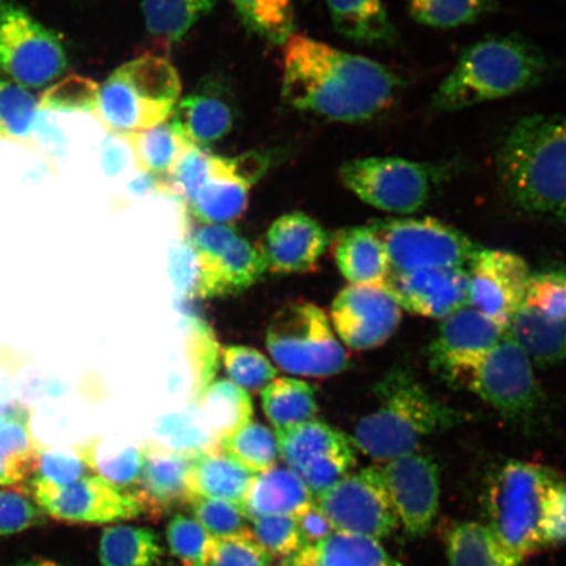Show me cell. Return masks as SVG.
Segmentation results:
<instances>
[{
  "mask_svg": "<svg viewBox=\"0 0 566 566\" xmlns=\"http://www.w3.org/2000/svg\"><path fill=\"white\" fill-rule=\"evenodd\" d=\"M400 76L366 56L293 33L283 44L282 95L293 108L344 124L370 122L398 98Z\"/></svg>",
  "mask_w": 566,
  "mask_h": 566,
  "instance_id": "6da1fadb",
  "label": "cell"
},
{
  "mask_svg": "<svg viewBox=\"0 0 566 566\" xmlns=\"http://www.w3.org/2000/svg\"><path fill=\"white\" fill-rule=\"evenodd\" d=\"M494 169L516 210L566 229V115L515 122L500 142Z\"/></svg>",
  "mask_w": 566,
  "mask_h": 566,
  "instance_id": "7a4b0ae2",
  "label": "cell"
},
{
  "mask_svg": "<svg viewBox=\"0 0 566 566\" xmlns=\"http://www.w3.org/2000/svg\"><path fill=\"white\" fill-rule=\"evenodd\" d=\"M374 392L378 407L360 419L350 442L378 462L410 454L427 438L471 420L470 413L436 398L406 367H392Z\"/></svg>",
  "mask_w": 566,
  "mask_h": 566,
  "instance_id": "3957f363",
  "label": "cell"
},
{
  "mask_svg": "<svg viewBox=\"0 0 566 566\" xmlns=\"http://www.w3.org/2000/svg\"><path fill=\"white\" fill-rule=\"evenodd\" d=\"M549 61L518 34L490 35L467 46L431 97V109L452 113L523 94L546 80Z\"/></svg>",
  "mask_w": 566,
  "mask_h": 566,
  "instance_id": "277c9868",
  "label": "cell"
},
{
  "mask_svg": "<svg viewBox=\"0 0 566 566\" xmlns=\"http://www.w3.org/2000/svg\"><path fill=\"white\" fill-rule=\"evenodd\" d=\"M181 80L165 56L144 54L117 67L101 87L96 115L118 136L165 124L180 102Z\"/></svg>",
  "mask_w": 566,
  "mask_h": 566,
  "instance_id": "5b68a950",
  "label": "cell"
},
{
  "mask_svg": "<svg viewBox=\"0 0 566 566\" xmlns=\"http://www.w3.org/2000/svg\"><path fill=\"white\" fill-rule=\"evenodd\" d=\"M557 478V473L546 467L511 460L495 470L488 481V527L502 546L521 562L544 548V504Z\"/></svg>",
  "mask_w": 566,
  "mask_h": 566,
  "instance_id": "8992f818",
  "label": "cell"
},
{
  "mask_svg": "<svg viewBox=\"0 0 566 566\" xmlns=\"http://www.w3.org/2000/svg\"><path fill=\"white\" fill-rule=\"evenodd\" d=\"M475 394L516 427H531L544 409V395L534 363L514 337L506 334L485 356L451 381Z\"/></svg>",
  "mask_w": 566,
  "mask_h": 566,
  "instance_id": "52a82bcc",
  "label": "cell"
},
{
  "mask_svg": "<svg viewBox=\"0 0 566 566\" xmlns=\"http://www.w3.org/2000/svg\"><path fill=\"white\" fill-rule=\"evenodd\" d=\"M266 348L282 370L327 378L348 369L349 356L327 315L314 303H290L274 314Z\"/></svg>",
  "mask_w": 566,
  "mask_h": 566,
  "instance_id": "ba28073f",
  "label": "cell"
},
{
  "mask_svg": "<svg viewBox=\"0 0 566 566\" xmlns=\"http://www.w3.org/2000/svg\"><path fill=\"white\" fill-rule=\"evenodd\" d=\"M444 177L441 166L399 157L353 159L339 169V179L360 201L399 216L427 207Z\"/></svg>",
  "mask_w": 566,
  "mask_h": 566,
  "instance_id": "9c48e42d",
  "label": "cell"
},
{
  "mask_svg": "<svg viewBox=\"0 0 566 566\" xmlns=\"http://www.w3.org/2000/svg\"><path fill=\"white\" fill-rule=\"evenodd\" d=\"M67 67L60 35L17 0H0V71L21 87L41 88Z\"/></svg>",
  "mask_w": 566,
  "mask_h": 566,
  "instance_id": "30bf717a",
  "label": "cell"
},
{
  "mask_svg": "<svg viewBox=\"0 0 566 566\" xmlns=\"http://www.w3.org/2000/svg\"><path fill=\"white\" fill-rule=\"evenodd\" d=\"M370 228L384 243L391 272L469 268L480 245L434 218H389Z\"/></svg>",
  "mask_w": 566,
  "mask_h": 566,
  "instance_id": "8fae6325",
  "label": "cell"
},
{
  "mask_svg": "<svg viewBox=\"0 0 566 566\" xmlns=\"http://www.w3.org/2000/svg\"><path fill=\"white\" fill-rule=\"evenodd\" d=\"M507 331L534 364L552 366L566 360V269L531 274Z\"/></svg>",
  "mask_w": 566,
  "mask_h": 566,
  "instance_id": "7c38bea8",
  "label": "cell"
},
{
  "mask_svg": "<svg viewBox=\"0 0 566 566\" xmlns=\"http://www.w3.org/2000/svg\"><path fill=\"white\" fill-rule=\"evenodd\" d=\"M196 264V294L203 300L245 292L266 271L261 251L230 224H202L190 235Z\"/></svg>",
  "mask_w": 566,
  "mask_h": 566,
  "instance_id": "4fadbf2b",
  "label": "cell"
},
{
  "mask_svg": "<svg viewBox=\"0 0 566 566\" xmlns=\"http://www.w3.org/2000/svg\"><path fill=\"white\" fill-rule=\"evenodd\" d=\"M316 506L342 533L385 539L399 525L381 479L380 467H369L339 480L316 495Z\"/></svg>",
  "mask_w": 566,
  "mask_h": 566,
  "instance_id": "5bb4252c",
  "label": "cell"
},
{
  "mask_svg": "<svg viewBox=\"0 0 566 566\" xmlns=\"http://www.w3.org/2000/svg\"><path fill=\"white\" fill-rule=\"evenodd\" d=\"M274 433L283 462L314 495L348 476L356 464L353 443L323 421L310 420Z\"/></svg>",
  "mask_w": 566,
  "mask_h": 566,
  "instance_id": "9a60e30c",
  "label": "cell"
},
{
  "mask_svg": "<svg viewBox=\"0 0 566 566\" xmlns=\"http://www.w3.org/2000/svg\"><path fill=\"white\" fill-rule=\"evenodd\" d=\"M28 490L41 511L60 522L106 525L136 520L144 514L130 493L117 490L96 475L84 476L65 486L31 480Z\"/></svg>",
  "mask_w": 566,
  "mask_h": 566,
  "instance_id": "2e32d148",
  "label": "cell"
},
{
  "mask_svg": "<svg viewBox=\"0 0 566 566\" xmlns=\"http://www.w3.org/2000/svg\"><path fill=\"white\" fill-rule=\"evenodd\" d=\"M381 479L398 521L409 537L428 533L440 509V470L419 451L389 460L380 467Z\"/></svg>",
  "mask_w": 566,
  "mask_h": 566,
  "instance_id": "e0dca14e",
  "label": "cell"
},
{
  "mask_svg": "<svg viewBox=\"0 0 566 566\" xmlns=\"http://www.w3.org/2000/svg\"><path fill=\"white\" fill-rule=\"evenodd\" d=\"M402 308L385 286L349 285L331 307L332 327L353 350H371L398 331Z\"/></svg>",
  "mask_w": 566,
  "mask_h": 566,
  "instance_id": "ac0fdd59",
  "label": "cell"
},
{
  "mask_svg": "<svg viewBox=\"0 0 566 566\" xmlns=\"http://www.w3.org/2000/svg\"><path fill=\"white\" fill-rule=\"evenodd\" d=\"M467 271L469 306L507 328L533 274L526 261L511 251L480 247Z\"/></svg>",
  "mask_w": 566,
  "mask_h": 566,
  "instance_id": "d6986e66",
  "label": "cell"
},
{
  "mask_svg": "<svg viewBox=\"0 0 566 566\" xmlns=\"http://www.w3.org/2000/svg\"><path fill=\"white\" fill-rule=\"evenodd\" d=\"M506 331L507 328L467 304L443 318L430 344L431 367L451 384L459 374L491 352L505 336Z\"/></svg>",
  "mask_w": 566,
  "mask_h": 566,
  "instance_id": "ffe728a7",
  "label": "cell"
},
{
  "mask_svg": "<svg viewBox=\"0 0 566 566\" xmlns=\"http://www.w3.org/2000/svg\"><path fill=\"white\" fill-rule=\"evenodd\" d=\"M384 286L402 310L440 321L469 304V271L465 268L391 272Z\"/></svg>",
  "mask_w": 566,
  "mask_h": 566,
  "instance_id": "44dd1931",
  "label": "cell"
},
{
  "mask_svg": "<svg viewBox=\"0 0 566 566\" xmlns=\"http://www.w3.org/2000/svg\"><path fill=\"white\" fill-rule=\"evenodd\" d=\"M145 460L130 493L142 512L161 515L188 502V471L193 457L163 443L144 444ZM196 458V457H195Z\"/></svg>",
  "mask_w": 566,
  "mask_h": 566,
  "instance_id": "7402d4cb",
  "label": "cell"
},
{
  "mask_svg": "<svg viewBox=\"0 0 566 566\" xmlns=\"http://www.w3.org/2000/svg\"><path fill=\"white\" fill-rule=\"evenodd\" d=\"M329 244V237L314 218L301 211L289 212L268 230L263 256L274 273L314 271Z\"/></svg>",
  "mask_w": 566,
  "mask_h": 566,
  "instance_id": "603a6c76",
  "label": "cell"
},
{
  "mask_svg": "<svg viewBox=\"0 0 566 566\" xmlns=\"http://www.w3.org/2000/svg\"><path fill=\"white\" fill-rule=\"evenodd\" d=\"M251 187L240 176L235 158L214 155L212 175L186 202L203 224H229L245 211Z\"/></svg>",
  "mask_w": 566,
  "mask_h": 566,
  "instance_id": "cb8c5ba5",
  "label": "cell"
},
{
  "mask_svg": "<svg viewBox=\"0 0 566 566\" xmlns=\"http://www.w3.org/2000/svg\"><path fill=\"white\" fill-rule=\"evenodd\" d=\"M315 505L303 480L287 467H273L254 475L242 506L248 520L263 515H287L298 520Z\"/></svg>",
  "mask_w": 566,
  "mask_h": 566,
  "instance_id": "d4e9b609",
  "label": "cell"
},
{
  "mask_svg": "<svg viewBox=\"0 0 566 566\" xmlns=\"http://www.w3.org/2000/svg\"><path fill=\"white\" fill-rule=\"evenodd\" d=\"M31 409L4 407L0 423V486H24L38 469L41 443L34 437Z\"/></svg>",
  "mask_w": 566,
  "mask_h": 566,
  "instance_id": "484cf974",
  "label": "cell"
},
{
  "mask_svg": "<svg viewBox=\"0 0 566 566\" xmlns=\"http://www.w3.org/2000/svg\"><path fill=\"white\" fill-rule=\"evenodd\" d=\"M253 478L252 472L226 455L221 448L205 451L190 462L187 479L188 500L214 499L242 505Z\"/></svg>",
  "mask_w": 566,
  "mask_h": 566,
  "instance_id": "4316f807",
  "label": "cell"
},
{
  "mask_svg": "<svg viewBox=\"0 0 566 566\" xmlns=\"http://www.w3.org/2000/svg\"><path fill=\"white\" fill-rule=\"evenodd\" d=\"M335 258L339 272L350 285L384 286L391 273L386 248L370 226H357L339 232Z\"/></svg>",
  "mask_w": 566,
  "mask_h": 566,
  "instance_id": "83f0119b",
  "label": "cell"
},
{
  "mask_svg": "<svg viewBox=\"0 0 566 566\" xmlns=\"http://www.w3.org/2000/svg\"><path fill=\"white\" fill-rule=\"evenodd\" d=\"M231 105L219 95L193 94L177 103L169 124L190 147H208L233 126Z\"/></svg>",
  "mask_w": 566,
  "mask_h": 566,
  "instance_id": "f1b7e54d",
  "label": "cell"
},
{
  "mask_svg": "<svg viewBox=\"0 0 566 566\" xmlns=\"http://www.w3.org/2000/svg\"><path fill=\"white\" fill-rule=\"evenodd\" d=\"M332 24L343 38L366 46L394 45L398 31L384 0H325Z\"/></svg>",
  "mask_w": 566,
  "mask_h": 566,
  "instance_id": "f546056e",
  "label": "cell"
},
{
  "mask_svg": "<svg viewBox=\"0 0 566 566\" xmlns=\"http://www.w3.org/2000/svg\"><path fill=\"white\" fill-rule=\"evenodd\" d=\"M293 560L298 566H402L387 554L379 541L342 531L307 544Z\"/></svg>",
  "mask_w": 566,
  "mask_h": 566,
  "instance_id": "4dcf8cb0",
  "label": "cell"
},
{
  "mask_svg": "<svg viewBox=\"0 0 566 566\" xmlns=\"http://www.w3.org/2000/svg\"><path fill=\"white\" fill-rule=\"evenodd\" d=\"M200 413L218 444L252 421L253 406L244 389L229 380H219L200 396Z\"/></svg>",
  "mask_w": 566,
  "mask_h": 566,
  "instance_id": "1f68e13d",
  "label": "cell"
},
{
  "mask_svg": "<svg viewBox=\"0 0 566 566\" xmlns=\"http://www.w3.org/2000/svg\"><path fill=\"white\" fill-rule=\"evenodd\" d=\"M165 549L154 530L130 525L106 527L98 543L103 566H158Z\"/></svg>",
  "mask_w": 566,
  "mask_h": 566,
  "instance_id": "d6a6232c",
  "label": "cell"
},
{
  "mask_svg": "<svg viewBox=\"0 0 566 566\" xmlns=\"http://www.w3.org/2000/svg\"><path fill=\"white\" fill-rule=\"evenodd\" d=\"M450 566H521L492 530L479 522L458 523L448 535Z\"/></svg>",
  "mask_w": 566,
  "mask_h": 566,
  "instance_id": "836d02e7",
  "label": "cell"
},
{
  "mask_svg": "<svg viewBox=\"0 0 566 566\" xmlns=\"http://www.w3.org/2000/svg\"><path fill=\"white\" fill-rule=\"evenodd\" d=\"M91 472L101 476L119 491H130L137 484L144 467V446L119 444L94 438L81 442Z\"/></svg>",
  "mask_w": 566,
  "mask_h": 566,
  "instance_id": "e575fe53",
  "label": "cell"
},
{
  "mask_svg": "<svg viewBox=\"0 0 566 566\" xmlns=\"http://www.w3.org/2000/svg\"><path fill=\"white\" fill-rule=\"evenodd\" d=\"M264 412L275 431L314 420L317 413L316 392L307 381L275 378L263 391Z\"/></svg>",
  "mask_w": 566,
  "mask_h": 566,
  "instance_id": "d590c367",
  "label": "cell"
},
{
  "mask_svg": "<svg viewBox=\"0 0 566 566\" xmlns=\"http://www.w3.org/2000/svg\"><path fill=\"white\" fill-rule=\"evenodd\" d=\"M119 137L130 146L142 171L154 176L171 175L177 161L190 148L168 122L153 129L122 134Z\"/></svg>",
  "mask_w": 566,
  "mask_h": 566,
  "instance_id": "8d00e7d4",
  "label": "cell"
},
{
  "mask_svg": "<svg viewBox=\"0 0 566 566\" xmlns=\"http://www.w3.org/2000/svg\"><path fill=\"white\" fill-rule=\"evenodd\" d=\"M216 3L217 0H142V12L148 33L174 44L208 15Z\"/></svg>",
  "mask_w": 566,
  "mask_h": 566,
  "instance_id": "74e56055",
  "label": "cell"
},
{
  "mask_svg": "<svg viewBox=\"0 0 566 566\" xmlns=\"http://www.w3.org/2000/svg\"><path fill=\"white\" fill-rule=\"evenodd\" d=\"M497 9L499 0H408L410 18L434 30L475 24Z\"/></svg>",
  "mask_w": 566,
  "mask_h": 566,
  "instance_id": "f35d334b",
  "label": "cell"
},
{
  "mask_svg": "<svg viewBox=\"0 0 566 566\" xmlns=\"http://www.w3.org/2000/svg\"><path fill=\"white\" fill-rule=\"evenodd\" d=\"M219 448L253 475L273 469L280 458L277 436L264 424L253 421L223 438Z\"/></svg>",
  "mask_w": 566,
  "mask_h": 566,
  "instance_id": "ab89813d",
  "label": "cell"
},
{
  "mask_svg": "<svg viewBox=\"0 0 566 566\" xmlns=\"http://www.w3.org/2000/svg\"><path fill=\"white\" fill-rule=\"evenodd\" d=\"M243 23L253 33L273 42L285 44L293 34L294 9L292 0H230Z\"/></svg>",
  "mask_w": 566,
  "mask_h": 566,
  "instance_id": "60d3db41",
  "label": "cell"
},
{
  "mask_svg": "<svg viewBox=\"0 0 566 566\" xmlns=\"http://www.w3.org/2000/svg\"><path fill=\"white\" fill-rule=\"evenodd\" d=\"M40 105L19 84L0 77V139L31 137L39 124Z\"/></svg>",
  "mask_w": 566,
  "mask_h": 566,
  "instance_id": "b9f144b4",
  "label": "cell"
},
{
  "mask_svg": "<svg viewBox=\"0 0 566 566\" xmlns=\"http://www.w3.org/2000/svg\"><path fill=\"white\" fill-rule=\"evenodd\" d=\"M188 504L192 509L193 518L216 539L253 537L251 521L235 502L190 497Z\"/></svg>",
  "mask_w": 566,
  "mask_h": 566,
  "instance_id": "7bdbcfd3",
  "label": "cell"
},
{
  "mask_svg": "<svg viewBox=\"0 0 566 566\" xmlns=\"http://www.w3.org/2000/svg\"><path fill=\"white\" fill-rule=\"evenodd\" d=\"M214 541L200 523L187 515L176 514L168 523V547L182 566H210Z\"/></svg>",
  "mask_w": 566,
  "mask_h": 566,
  "instance_id": "ee69618b",
  "label": "cell"
},
{
  "mask_svg": "<svg viewBox=\"0 0 566 566\" xmlns=\"http://www.w3.org/2000/svg\"><path fill=\"white\" fill-rule=\"evenodd\" d=\"M90 467L81 443L55 448L41 443L38 469L31 480L65 486L90 475Z\"/></svg>",
  "mask_w": 566,
  "mask_h": 566,
  "instance_id": "f6af8a7d",
  "label": "cell"
},
{
  "mask_svg": "<svg viewBox=\"0 0 566 566\" xmlns=\"http://www.w3.org/2000/svg\"><path fill=\"white\" fill-rule=\"evenodd\" d=\"M222 358L232 384L244 391H260L277 377L271 360L248 346H228L222 350Z\"/></svg>",
  "mask_w": 566,
  "mask_h": 566,
  "instance_id": "bcb514c9",
  "label": "cell"
},
{
  "mask_svg": "<svg viewBox=\"0 0 566 566\" xmlns=\"http://www.w3.org/2000/svg\"><path fill=\"white\" fill-rule=\"evenodd\" d=\"M252 535L269 555L292 557L304 547L298 520L287 515H263L253 518Z\"/></svg>",
  "mask_w": 566,
  "mask_h": 566,
  "instance_id": "7dc6e473",
  "label": "cell"
},
{
  "mask_svg": "<svg viewBox=\"0 0 566 566\" xmlns=\"http://www.w3.org/2000/svg\"><path fill=\"white\" fill-rule=\"evenodd\" d=\"M46 515L24 486L0 488V536L44 525Z\"/></svg>",
  "mask_w": 566,
  "mask_h": 566,
  "instance_id": "c3c4849f",
  "label": "cell"
},
{
  "mask_svg": "<svg viewBox=\"0 0 566 566\" xmlns=\"http://www.w3.org/2000/svg\"><path fill=\"white\" fill-rule=\"evenodd\" d=\"M101 87L90 77L67 76L44 92L40 109L60 112H95L98 108Z\"/></svg>",
  "mask_w": 566,
  "mask_h": 566,
  "instance_id": "681fc988",
  "label": "cell"
},
{
  "mask_svg": "<svg viewBox=\"0 0 566 566\" xmlns=\"http://www.w3.org/2000/svg\"><path fill=\"white\" fill-rule=\"evenodd\" d=\"M272 556L253 537L216 539L210 566H271Z\"/></svg>",
  "mask_w": 566,
  "mask_h": 566,
  "instance_id": "f907efd6",
  "label": "cell"
},
{
  "mask_svg": "<svg viewBox=\"0 0 566 566\" xmlns=\"http://www.w3.org/2000/svg\"><path fill=\"white\" fill-rule=\"evenodd\" d=\"M543 547L566 543V481L558 476L547 494L542 521Z\"/></svg>",
  "mask_w": 566,
  "mask_h": 566,
  "instance_id": "816d5d0a",
  "label": "cell"
},
{
  "mask_svg": "<svg viewBox=\"0 0 566 566\" xmlns=\"http://www.w3.org/2000/svg\"><path fill=\"white\" fill-rule=\"evenodd\" d=\"M298 525L304 541V546L325 539L334 533L327 516H325L316 504L298 518Z\"/></svg>",
  "mask_w": 566,
  "mask_h": 566,
  "instance_id": "f5cc1de1",
  "label": "cell"
},
{
  "mask_svg": "<svg viewBox=\"0 0 566 566\" xmlns=\"http://www.w3.org/2000/svg\"><path fill=\"white\" fill-rule=\"evenodd\" d=\"M11 566H65L60 563H55L53 560H48V558H31V560L20 562L15 565Z\"/></svg>",
  "mask_w": 566,
  "mask_h": 566,
  "instance_id": "db71d44e",
  "label": "cell"
},
{
  "mask_svg": "<svg viewBox=\"0 0 566 566\" xmlns=\"http://www.w3.org/2000/svg\"><path fill=\"white\" fill-rule=\"evenodd\" d=\"M282 566H298V565L295 564L293 558H289V560L285 564H283Z\"/></svg>",
  "mask_w": 566,
  "mask_h": 566,
  "instance_id": "11a10c76",
  "label": "cell"
},
{
  "mask_svg": "<svg viewBox=\"0 0 566 566\" xmlns=\"http://www.w3.org/2000/svg\"><path fill=\"white\" fill-rule=\"evenodd\" d=\"M3 419H4V407L0 408V423H2Z\"/></svg>",
  "mask_w": 566,
  "mask_h": 566,
  "instance_id": "9f6ffc18",
  "label": "cell"
}]
</instances>
